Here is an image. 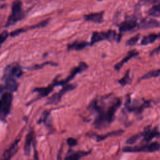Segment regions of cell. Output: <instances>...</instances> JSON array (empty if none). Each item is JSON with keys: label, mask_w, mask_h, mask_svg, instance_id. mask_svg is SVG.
<instances>
[{"label": "cell", "mask_w": 160, "mask_h": 160, "mask_svg": "<svg viewBox=\"0 0 160 160\" xmlns=\"http://www.w3.org/2000/svg\"><path fill=\"white\" fill-rule=\"evenodd\" d=\"M11 9L12 12L7 20L5 25L6 27H8L15 24L18 21L21 20L24 16V13L22 9V4L20 1H15L12 3Z\"/></svg>", "instance_id": "cell-1"}, {"label": "cell", "mask_w": 160, "mask_h": 160, "mask_svg": "<svg viewBox=\"0 0 160 160\" xmlns=\"http://www.w3.org/2000/svg\"><path fill=\"white\" fill-rule=\"evenodd\" d=\"M12 101L11 92H4L0 99V118L4 119L9 114Z\"/></svg>", "instance_id": "cell-2"}, {"label": "cell", "mask_w": 160, "mask_h": 160, "mask_svg": "<svg viewBox=\"0 0 160 160\" xmlns=\"http://www.w3.org/2000/svg\"><path fill=\"white\" fill-rule=\"evenodd\" d=\"M116 32L112 30H109L106 32H94L91 38L90 44L93 45L96 42L104 39L112 41L116 38Z\"/></svg>", "instance_id": "cell-3"}, {"label": "cell", "mask_w": 160, "mask_h": 160, "mask_svg": "<svg viewBox=\"0 0 160 160\" xmlns=\"http://www.w3.org/2000/svg\"><path fill=\"white\" fill-rule=\"evenodd\" d=\"M75 88V86L74 84H65L63 88L58 92L54 94L51 96L48 100V104H58L61 99L62 96L67 92L70 91Z\"/></svg>", "instance_id": "cell-4"}, {"label": "cell", "mask_w": 160, "mask_h": 160, "mask_svg": "<svg viewBox=\"0 0 160 160\" xmlns=\"http://www.w3.org/2000/svg\"><path fill=\"white\" fill-rule=\"evenodd\" d=\"M87 68H88V65L85 62H81L79 63V64L77 67H76V68L72 69V70L71 71L70 74L69 75V76L65 80L55 82L54 83V86H57V85H65V84H66L69 81L72 80L78 74L84 71Z\"/></svg>", "instance_id": "cell-5"}, {"label": "cell", "mask_w": 160, "mask_h": 160, "mask_svg": "<svg viewBox=\"0 0 160 160\" xmlns=\"http://www.w3.org/2000/svg\"><path fill=\"white\" fill-rule=\"evenodd\" d=\"M121 100L120 99H118L113 104H112L108 108L106 111H104V116L108 125H109L113 121L114 119L115 112L116 110L118 109V108L121 106Z\"/></svg>", "instance_id": "cell-6"}, {"label": "cell", "mask_w": 160, "mask_h": 160, "mask_svg": "<svg viewBox=\"0 0 160 160\" xmlns=\"http://www.w3.org/2000/svg\"><path fill=\"white\" fill-rule=\"evenodd\" d=\"M138 26L136 19L131 18L126 19L119 25V29L121 32H126L135 28Z\"/></svg>", "instance_id": "cell-7"}, {"label": "cell", "mask_w": 160, "mask_h": 160, "mask_svg": "<svg viewBox=\"0 0 160 160\" xmlns=\"http://www.w3.org/2000/svg\"><path fill=\"white\" fill-rule=\"evenodd\" d=\"M19 140L16 141L8 149H6L1 157L0 158V160H10L11 158L16 154L18 147Z\"/></svg>", "instance_id": "cell-8"}, {"label": "cell", "mask_w": 160, "mask_h": 160, "mask_svg": "<svg viewBox=\"0 0 160 160\" xmlns=\"http://www.w3.org/2000/svg\"><path fill=\"white\" fill-rule=\"evenodd\" d=\"M142 136L144 137V141L146 142H149L155 137L160 136L159 131L156 128H154L152 130H151L150 127H146L144 131L141 132Z\"/></svg>", "instance_id": "cell-9"}, {"label": "cell", "mask_w": 160, "mask_h": 160, "mask_svg": "<svg viewBox=\"0 0 160 160\" xmlns=\"http://www.w3.org/2000/svg\"><path fill=\"white\" fill-rule=\"evenodd\" d=\"M104 12H98L90 13L84 16V19L88 21H91L96 23H101L103 21Z\"/></svg>", "instance_id": "cell-10"}, {"label": "cell", "mask_w": 160, "mask_h": 160, "mask_svg": "<svg viewBox=\"0 0 160 160\" xmlns=\"http://www.w3.org/2000/svg\"><path fill=\"white\" fill-rule=\"evenodd\" d=\"M138 54H139V52H138V51H136L135 49H133V50L130 51L125 58H124L119 62L117 63V64L114 66V69H115L116 70H118V71L119 70V69L122 68V66L126 62H128L129 59H131V58H134V57L138 56Z\"/></svg>", "instance_id": "cell-11"}, {"label": "cell", "mask_w": 160, "mask_h": 160, "mask_svg": "<svg viewBox=\"0 0 160 160\" xmlns=\"http://www.w3.org/2000/svg\"><path fill=\"white\" fill-rule=\"evenodd\" d=\"M33 138H34V132L33 131H30L26 136L24 146V154L26 156H28L30 153L31 144L33 141Z\"/></svg>", "instance_id": "cell-12"}, {"label": "cell", "mask_w": 160, "mask_h": 160, "mask_svg": "<svg viewBox=\"0 0 160 160\" xmlns=\"http://www.w3.org/2000/svg\"><path fill=\"white\" fill-rule=\"evenodd\" d=\"M139 27L142 29H150L155 28H160V22L155 19H148L141 22Z\"/></svg>", "instance_id": "cell-13"}, {"label": "cell", "mask_w": 160, "mask_h": 160, "mask_svg": "<svg viewBox=\"0 0 160 160\" xmlns=\"http://www.w3.org/2000/svg\"><path fill=\"white\" fill-rule=\"evenodd\" d=\"M6 84L4 88L7 89L9 92L16 91L18 88V83L15 80L14 78H9L5 80Z\"/></svg>", "instance_id": "cell-14"}, {"label": "cell", "mask_w": 160, "mask_h": 160, "mask_svg": "<svg viewBox=\"0 0 160 160\" xmlns=\"http://www.w3.org/2000/svg\"><path fill=\"white\" fill-rule=\"evenodd\" d=\"M158 38H160V34H150L142 38L141 44L142 45H148L154 42Z\"/></svg>", "instance_id": "cell-15"}, {"label": "cell", "mask_w": 160, "mask_h": 160, "mask_svg": "<svg viewBox=\"0 0 160 160\" xmlns=\"http://www.w3.org/2000/svg\"><path fill=\"white\" fill-rule=\"evenodd\" d=\"M91 151H76L72 152L68 154L64 160H79L81 157L84 156L88 154H89Z\"/></svg>", "instance_id": "cell-16"}, {"label": "cell", "mask_w": 160, "mask_h": 160, "mask_svg": "<svg viewBox=\"0 0 160 160\" xmlns=\"http://www.w3.org/2000/svg\"><path fill=\"white\" fill-rule=\"evenodd\" d=\"M124 132V130L122 129H119V130H116V131H112L111 132H109L103 135H96V138L97 141H102L105 139H106L108 137L111 136H119Z\"/></svg>", "instance_id": "cell-17"}, {"label": "cell", "mask_w": 160, "mask_h": 160, "mask_svg": "<svg viewBox=\"0 0 160 160\" xmlns=\"http://www.w3.org/2000/svg\"><path fill=\"white\" fill-rule=\"evenodd\" d=\"M88 43L86 41H76L72 43L69 44L68 46V49L69 50L74 49V50H81L85 48L88 46Z\"/></svg>", "instance_id": "cell-18"}, {"label": "cell", "mask_w": 160, "mask_h": 160, "mask_svg": "<svg viewBox=\"0 0 160 160\" xmlns=\"http://www.w3.org/2000/svg\"><path fill=\"white\" fill-rule=\"evenodd\" d=\"M54 84L49 85L46 88H38L34 89V91L38 92L40 97H44L48 96L54 89Z\"/></svg>", "instance_id": "cell-19"}, {"label": "cell", "mask_w": 160, "mask_h": 160, "mask_svg": "<svg viewBox=\"0 0 160 160\" xmlns=\"http://www.w3.org/2000/svg\"><path fill=\"white\" fill-rule=\"evenodd\" d=\"M159 76H160V69L152 70V71H150L148 72L147 73L144 74L142 77H141L139 78V81L144 80V79H150V78H152L158 77Z\"/></svg>", "instance_id": "cell-20"}, {"label": "cell", "mask_w": 160, "mask_h": 160, "mask_svg": "<svg viewBox=\"0 0 160 160\" xmlns=\"http://www.w3.org/2000/svg\"><path fill=\"white\" fill-rule=\"evenodd\" d=\"M148 14L154 17L160 16V3L151 7L148 11Z\"/></svg>", "instance_id": "cell-21"}, {"label": "cell", "mask_w": 160, "mask_h": 160, "mask_svg": "<svg viewBox=\"0 0 160 160\" xmlns=\"http://www.w3.org/2000/svg\"><path fill=\"white\" fill-rule=\"evenodd\" d=\"M12 74L13 77L20 78L22 74L21 68L17 64H12Z\"/></svg>", "instance_id": "cell-22"}, {"label": "cell", "mask_w": 160, "mask_h": 160, "mask_svg": "<svg viewBox=\"0 0 160 160\" xmlns=\"http://www.w3.org/2000/svg\"><path fill=\"white\" fill-rule=\"evenodd\" d=\"M131 82V78L129 76V70H128L126 72V74H124V76L118 81V82L122 86H124L126 84L130 83Z\"/></svg>", "instance_id": "cell-23"}, {"label": "cell", "mask_w": 160, "mask_h": 160, "mask_svg": "<svg viewBox=\"0 0 160 160\" xmlns=\"http://www.w3.org/2000/svg\"><path fill=\"white\" fill-rule=\"evenodd\" d=\"M149 147V152H153L158 151L160 149V143L158 142H152L148 144Z\"/></svg>", "instance_id": "cell-24"}, {"label": "cell", "mask_w": 160, "mask_h": 160, "mask_svg": "<svg viewBox=\"0 0 160 160\" xmlns=\"http://www.w3.org/2000/svg\"><path fill=\"white\" fill-rule=\"evenodd\" d=\"M141 136H142V133L134 134V135L131 136L130 138H129L126 141V143L128 144H132L133 143L136 142L138 141V139H139Z\"/></svg>", "instance_id": "cell-25"}, {"label": "cell", "mask_w": 160, "mask_h": 160, "mask_svg": "<svg viewBox=\"0 0 160 160\" xmlns=\"http://www.w3.org/2000/svg\"><path fill=\"white\" fill-rule=\"evenodd\" d=\"M140 38V35L139 34H136V36L131 38L129 39L128 40V41L126 42V45L128 46H132L134 45L139 40Z\"/></svg>", "instance_id": "cell-26"}, {"label": "cell", "mask_w": 160, "mask_h": 160, "mask_svg": "<svg viewBox=\"0 0 160 160\" xmlns=\"http://www.w3.org/2000/svg\"><path fill=\"white\" fill-rule=\"evenodd\" d=\"M49 21V19L44 20V21L40 22L39 23H38L37 24H35L34 26H32L29 27V29H35V28H44V27H45L48 24Z\"/></svg>", "instance_id": "cell-27"}, {"label": "cell", "mask_w": 160, "mask_h": 160, "mask_svg": "<svg viewBox=\"0 0 160 160\" xmlns=\"http://www.w3.org/2000/svg\"><path fill=\"white\" fill-rule=\"evenodd\" d=\"M46 124L48 125L49 126H51V122L50 121V116L49 113L48 112H45L44 113V116L42 117V120Z\"/></svg>", "instance_id": "cell-28"}, {"label": "cell", "mask_w": 160, "mask_h": 160, "mask_svg": "<svg viewBox=\"0 0 160 160\" xmlns=\"http://www.w3.org/2000/svg\"><path fill=\"white\" fill-rule=\"evenodd\" d=\"M9 35V33L6 31H4L0 33V44L6 41Z\"/></svg>", "instance_id": "cell-29"}, {"label": "cell", "mask_w": 160, "mask_h": 160, "mask_svg": "<svg viewBox=\"0 0 160 160\" xmlns=\"http://www.w3.org/2000/svg\"><path fill=\"white\" fill-rule=\"evenodd\" d=\"M26 31V29H24V28L18 29H16V30L13 31H12L11 32H10L9 35H10L11 36H12V37H14V36H16L19 35V34L22 33V32H24V31Z\"/></svg>", "instance_id": "cell-30"}, {"label": "cell", "mask_w": 160, "mask_h": 160, "mask_svg": "<svg viewBox=\"0 0 160 160\" xmlns=\"http://www.w3.org/2000/svg\"><path fill=\"white\" fill-rule=\"evenodd\" d=\"M67 143L69 145V146L72 147V146H74L75 145L77 144L78 141L76 139L73 138H69L67 139Z\"/></svg>", "instance_id": "cell-31"}, {"label": "cell", "mask_w": 160, "mask_h": 160, "mask_svg": "<svg viewBox=\"0 0 160 160\" xmlns=\"http://www.w3.org/2000/svg\"><path fill=\"white\" fill-rule=\"evenodd\" d=\"M158 1V0H142V2L144 4H153L156 2Z\"/></svg>", "instance_id": "cell-32"}, {"label": "cell", "mask_w": 160, "mask_h": 160, "mask_svg": "<svg viewBox=\"0 0 160 160\" xmlns=\"http://www.w3.org/2000/svg\"><path fill=\"white\" fill-rule=\"evenodd\" d=\"M159 52H160V44H159V46L157 48L154 49L153 51H151V55H152V54H154L159 53Z\"/></svg>", "instance_id": "cell-33"}, {"label": "cell", "mask_w": 160, "mask_h": 160, "mask_svg": "<svg viewBox=\"0 0 160 160\" xmlns=\"http://www.w3.org/2000/svg\"><path fill=\"white\" fill-rule=\"evenodd\" d=\"M4 89V87L2 86L1 84H0V94H1L2 92Z\"/></svg>", "instance_id": "cell-34"}, {"label": "cell", "mask_w": 160, "mask_h": 160, "mask_svg": "<svg viewBox=\"0 0 160 160\" xmlns=\"http://www.w3.org/2000/svg\"><path fill=\"white\" fill-rule=\"evenodd\" d=\"M2 1H4V0H2Z\"/></svg>", "instance_id": "cell-35"}]
</instances>
